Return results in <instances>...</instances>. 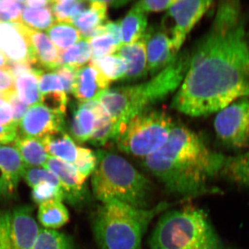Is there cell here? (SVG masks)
Listing matches in <instances>:
<instances>
[{
  "instance_id": "cell-5",
  "label": "cell",
  "mask_w": 249,
  "mask_h": 249,
  "mask_svg": "<svg viewBox=\"0 0 249 249\" xmlns=\"http://www.w3.org/2000/svg\"><path fill=\"white\" fill-rule=\"evenodd\" d=\"M161 202L151 209H139L118 200L103 203L93 220L100 249H142V238L156 215L170 207Z\"/></svg>"
},
{
  "instance_id": "cell-30",
  "label": "cell",
  "mask_w": 249,
  "mask_h": 249,
  "mask_svg": "<svg viewBox=\"0 0 249 249\" xmlns=\"http://www.w3.org/2000/svg\"><path fill=\"white\" fill-rule=\"evenodd\" d=\"M90 1L55 0L51 1V9L56 22L71 24L80 14L89 6Z\"/></svg>"
},
{
  "instance_id": "cell-7",
  "label": "cell",
  "mask_w": 249,
  "mask_h": 249,
  "mask_svg": "<svg viewBox=\"0 0 249 249\" xmlns=\"http://www.w3.org/2000/svg\"><path fill=\"white\" fill-rule=\"evenodd\" d=\"M173 124L166 111L147 109L128 121L121 129L115 142L121 151L145 158L164 145Z\"/></svg>"
},
{
  "instance_id": "cell-23",
  "label": "cell",
  "mask_w": 249,
  "mask_h": 249,
  "mask_svg": "<svg viewBox=\"0 0 249 249\" xmlns=\"http://www.w3.org/2000/svg\"><path fill=\"white\" fill-rule=\"evenodd\" d=\"M93 109L96 112V121L89 142L94 146H106L108 142H115L119 131L109 113L96 99L94 101Z\"/></svg>"
},
{
  "instance_id": "cell-14",
  "label": "cell",
  "mask_w": 249,
  "mask_h": 249,
  "mask_svg": "<svg viewBox=\"0 0 249 249\" xmlns=\"http://www.w3.org/2000/svg\"><path fill=\"white\" fill-rule=\"evenodd\" d=\"M10 221L12 249H34L40 230L33 216L32 208H16L11 213Z\"/></svg>"
},
{
  "instance_id": "cell-21",
  "label": "cell",
  "mask_w": 249,
  "mask_h": 249,
  "mask_svg": "<svg viewBox=\"0 0 249 249\" xmlns=\"http://www.w3.org/2000/svg\"><path fill=\"white\" fill-rule=\"evenodd\" d=\"M42 142L49 157L63 160L73 167L76 165L81 147L76 145L65 131L49 134L42 139Z\"/></svg>"
},
{
  "instance_id": "cell-15",
  "label": "cell",
  "mask_w": 249,
  "mask_h": 249,
  "mask_svg": "<svg viewBox=\"0 0 249 249\" xmlns=\"http://www.w3.org/2000/svg\"><path fill=\"white\" fill-rule=\"evenodd\" d=\"M26 166L14 144L0 145V196L14 194Z\"/></svg>"
},
{
  "instance_id": "cell-2",
  "label": "cell",
  "mask_w": 249,
  "mask_h": 249,
  "mask_svg": "<svg viewBox=\"0 0 249 249\" xmlns=\"http://www.w3.org/2000/svg\"><path fill=\"white\" fill-rule=\"evenodd\" d=\"M224 157L199 134L175 123L166 142L143 158V165L169 193L191 198L220 193L210 183L218 178Z\"/></svg>"
},
{
  "instance_id": "cell-34",
  "label": "cell",
  "mask_w": 249,
  "mask_h": 249,
  "mask_svg": "<svg viewBox=\"0 0 249 249\" xmlns=\"http://www.w3.org/2000/svg\"><path fill=\"white\" fill-rule=\"evenodd\" d=\"M91 47V58H100L116 53L121 45L110 34H105L89 39Z\"/></svg>"
},
{
  "instance_id": "cell-24",
  "label": "cell",
  "mask_w": 249,
  "mask_h": 249,
  "mask_svg": "<svg viewBox=\"0 0 249 249\" xmlns=\"http://www.w3.org/2000/svg\"><path fill=\"white\" fill-rule=\"evenodd\" d=\"M15 146L28 167H45L49 156L42 140L18 136Z\"/></svg>"
},
{
  "instance_id": "cell-47",
  "label": "cell",
  "mask_w": 249,
  "mask_h": 249,
  "mask_svg": "<svg viewBox=\"0 0 249 249\" xmlns=\"http://www.w3.org/2000/svg\"><path fill=\"white\" fill-rule=\"evenodd\" d=\"M51 1L47 0H31V1H22L24 6H29L33 9H40V8L48 7L51 6Z\"/></svg>"
},
{
  "instance_id": "cell-29",
  "label": "cell",
  "mask_w": 249,
  "mask_h": 249,
  "mask_svg": "<svg viewBox=\"0 0 249 249\" xmlns=\"http://www.w3.org/2000/svg\"><path fill=\"white\" fill-rule=\"evenodd\" d=\"M46 32L53 45L61 52L82 39L79 31L70 23L55 22Z\"/></svg>"
},
{
  "instance_id": "cell-13",
  "label": "cell",
  "mask_w": 249,
  "mask_h": 249,
  "mask_svg": "<svg viewBox=\"0 0 249 249\" xmlns=\"http://www.w3.org/2000/svg\"><path fill=\"white\" fill-rule=\"evenodd\" d=\"M45 168L56 175L64 193V199L73 205L88 199L87 178L73 166L63 160L49 157Z\"/></svg>"
},
{
  "instance_id": "cell-10",
  "label": "cell",
  "mask_w": 249,
  "mask_h": 249,
  "mask_svg": "<svg viewBox=\"0 0 249 249\" xmlns=\"http://www.w3.org/2000/svg\"><path fill=\"white\" fill-rule=\"evenodd\" d=\"M28 44V62L35 71H53L62 65L61 52L42 31L20 24Z\"/></svg>"
},
{
  "instance_id": "cell-3",
  "label": "cell",
  "mask_w": 249,
  "mask_h": 249,
  "mask_svg": "<svg viewBox=\"0 0 249 249\" xmlns=\"http://www.w3.org/2000/svg\"><path fill=\"white\" fill-rule=\"evenodd\" d=\"M189 60L190 51H182L149 81L107 89L99 93L96 99L116 123L119 133L134 116L150 109L178 89L186 76Z\"/></svg>"
},
{
  "instance_id": "cell-20",
  "label": "cell",
  "mask_w": 249,
  "mask_h": 249,
  "mask_svg": "<svg viewBox=\"0 0 249 249\" xmlns=\"http://www.w3.org/2000/svg\"><path fill=\"white\" fill-rule=\"evenodd\" d=\"M107 1H90L88 9L78 15L71 24L82 38L89 40L98 36V28L107 20Z\"/></svg>"
},
{
  "instance_id": "cell-9",
  "label": "cell",
  "mask_w": 249,
  "mask_h": 249,
  "mask_svg": "<svg viewBox=\"0 0 249 249\" xmlns=\"http://www.w3.org/2000/svg\"><path fill=\"white\" fill-rule=\"evenodd\" d=\"M214 1L204 0L175 1L162 19L160 28L178 53L187 36L213 6Z\"/></svg>"
},
{
  "instance_id": "cell-6",
  "label": "cell",
  "mask_w": 249,
  "mask_h": 249,
  "mask_svg": "<svg viewBox=\"0 0 249 249\" xmlns=\"http://www.w3.org/2000/svg\"><path fill=\"white\" fill-rule=\"evenodd\" d=\"M151 249H236L216 231L204 210L194 206L163 214L150 239Z\"/></svg>"
},
{
  "instance_id": "cell-12",
  "label": "cell",
  "mask_w": 249,
  "mask_h": 249,
  "mask_svg": "<svg viewBox=\"0 0 249 249\" xmlns=\"http://www.w3.org/2000/svg\"><path fill=\"white\" fill-rule=\"evenodd\" d=\"M142 40L146 47L148 71L151 76H156L171 63L178 53L163 29L157 26L147 28Z\"/></svg>"
},
{
  "instance_id": "cell-17",
  "label": "cell",
  "mask_w": 249,
  "mask_h": 249,
  "mask_svg": "<svg viewBox=\"0 0 249 249\" xmlns=\"http://www.w3.org/2000/svg\"><path fill=\"white\" fill-rule=\"evenodd\" d=\"M0 52L10 61L28 62V44L20 24H0Z\"/></svg>"
},
{
  "instance_id": "cell-19",
  "label": "cell",
  "mask_w": 249,
  "mask_h": 249,
  "mask_svg": "<svg viewBox=\"0 0 249 249\" xmlns=\"http://www.w3.org/2000/svg\"><path fill=\"white\" fill-rule=\"evenodd\" d=\"M116 52L124 59L127 67L124 81H137L147 76L148 68L146 47L142 39L134 43L122 45Z\"/></svg>"
},
{
  "instance_id": "cell-48",
  "label": "cell",
  "mask_w": 249,
  "mask_h": 249,
  "mask_svg": "<svg viewBox=\"0 0 249 249\" xmlns=\"http://www.w3.org/2000/svg\"><path fill=\"white\" fill-rule=\"evenodd\" d=\"M9 60L6 56L0 52V70H4L6 69L8 63H9Z\"/></svg>"
},
{
  "instance_id": "cell-46",
  "label": "cell",
  "mask_w": 249,
  "mask_h": 249,
  "mask_svg": "<svg viewBox=\"0 0 249 249\" xmlns=\"http://www.w3.org/2000/svg\"><path fill=\"white\" fill-rule=\"evenodd\" d=\"M12 124H18L14 122L12 107L7 101L0 98V124L4 126Z\"/></svg>"
},
{
  "instance_id": "cell-43",
  "label": "cell",
  "mask_w": 249,
  "mask_h": 249,
  "mask_svg": "<svg viewBox=\"0 0 249 249\" xmlns=\"http://www.w3.org/2000/svg\"><path fill=\"white\" fill-rule=\"evenodd\" d=\"M60 76L65 86V93H71L76 77V69L67 65H61L53 70Z\"/></svg>"
},
{
  "instance_id": "cell-26",
  "label": "cell",
  "mask_w": 249,
  "mask_h": 249,
  "mask_svg": "<svg viewBox=\"0 0 249 249\" xmlns=\"http://www.w3.org/2000/svg\"><path fill=\"white\" fill-rule=\"evenodd\" d=\"M15 85L18 97L23 103L33 106L40 103L38 78L34 70L24 72L16 77Z\"/></svg>"
},
{
  "instance_id": "cell-39",
  "label": "cell",
  "mask_w": 249,
  "mask_h": 249,
  "mask_svg": "<svg viewBox=\"0 0 249 249\" xmlns=\"http://www.w3.org/2000/svg\"><path fill=\"white\" fill-rule=\"evenodd\" d=\"M68 98L64 91H52L41 94L40 103L55 114L65 115Z\"/></svg>"
},
{
  "instance_id": "cell-27",
  "label": "cell",
  "mask_w": 249,
  "mask_h": 249,
  "mask_svg": "<svg viewBox=\"0 0 249 249\" xmlns=\"http://www.w3.org/2000/svg\"><path fill=\"white\" fill-rule=\"evenodd\" d=\"M109 83L123 80L127 72L124 59L117 54L100 58H91L90 63Z\"/></svg>"
},
{
  "instance_id": "cell-22",
  "label": "cell",
  "mask_w": 249,
  "mask_h": 249,
  "mask_svg": "<svg viewBox=\"0 0 249 249\" xmlns=\"http://www.w3.org/2000/svg\"><path fill=\"white\" fill-rule=\"evenodd\" d=\"M218 178L242 188H249V150L224 157Z\"/></svg>"
},
{
  "instance_id": "cell-32",
  "label": "cell",
  "mask_w": 249,
  "mask_h": 249,
  "mask_svg": "<svg viewBox=\"0 0 249 249\" xmlns=\"http://www.w3.org/2000/svg\"><path fill=\"white\" fill-rule=\"evenodd\" d=\"M91 56L92 52L89 41L82 38L75 45L61 52L62 65H69L78 70L91 60Z\"/></svg>"
},
{
  "instance_id": "cell-1",
  "label": "cell",
  "mask_w": 249,
  "mask_h": 249,
  "mask_svg": "<svg viewBox=\"0 0 249 249\" xmlns=\"http://www.w3.org/2000/svg\"><path fill=\"white\" fill-rule=\"evenodd\" d=\"M247 31L240 1H219L209 30L190 52L188 71L173 98V109L201 117L249 98Z\"/></svg>"
},
{
  "instance_id": "cell-18",
  "label": "cell",
  "mask_w": 249,
  "mask_h": 249,
  "mask_svg": "<svg viewBox=\"0 0 249 249\" xmlns=\"http://www.w3.org/2000/svg\"><path fill=\"white\" fill-rule=\"evenodd\" d=\"M94 101L73 103L71 106V118L69 129L72 137L80 143L89 142L94 129L96 121L93 109Z\"/></svg>"
},
{
  "instance_id": "cell-45",
  "label": "cell",
  "mask_w": 249,
  "mask_h": 249,
  "mask_svg": "<svg viewBox=\"0 0 249 249\" xmlns=\"http://www.w3.org/2000/svg\"><path fill=\"white\" fill-rule=\"evenodd\" d=\"M16 91L14 75L8 69L0 70V93H8Z\"/></svg>"
},
{
  "instance_id": "cell-42",
  "label": "cell",
  "mask_w": 249,
  "mask_h": 249,
  "mask_svg": "<svg viewBox=\"0 0 249 249\" xmlns=\"http://www.w3.org/2000/svg\"><path fill=\"white\" fill-rule=\"evenodd\" d=\"M4 100L7 101L12 107L13 111H14V122L19 124V121L22 120V118L27 113L29 106L23 103L18 98L16 91L8 93Z\"/></svg>"
},
{
  "instance_id": "cell-8",
  "label": "cell",
  "mask_w": 249,
  "mask_h": 249,
  "mask_svg": "<svg viewBox=\"0 0 249 249\" xmlns=\"http://www.w3.org/2000/svg\"><path fill=\"white\" fill-rule=\"evenodd\" d=\"M214 129L223 147L240 150L249 145V98L234 101L217 112Z\"/></svg>"
},
{
  "instance_id": "cell-41",
  "label": "cell",
  "mask_w": 249,
  "mask_h": 249,
  "mask_svg": "<svg viewBox=\"0 0 249 249\" xmlns=\"http://www.w3.org/2000/svg\"><path fill=\"white\" fill-rule=\"evenodd\" d=\"M175 0H142L137 1L134 7L147 14L148 12H160L168 9Z\"/></svg>"
},
{
  "instance_id": "cell-4",
  "label": "cell",
  "mask_w": 249,
  "mask_h": 249,
  "mask_svg": "<svg viewBox=\"0 0 249 249\" xmlns=\"http://www.w3.org/2000/svg\"><path fill=\"white\" fill-rule=\"evenodd\" d=\"M96 155L91 187L98 201L103 204L118 200L139 209H150L153 186L148 178L114 152L98 150Z\"/></svg>"
},
{
  "instance_id": "cell-35",
  "label": "cell",
  "mask_w": 249,
  "mask_h": 249,
  "mask_svg": "<svg viewBox=\"0 0 249 249\" xmlns=\"http://www.w3.org/2000/svg\"><path fill=\"white\" fill-rule=\"evenodd\" d=\"M32 198L39 205L50 201L64 200V193L61 185L45 182L32 188Z\"/></svg>"
},
{
  "instance_id": "cell-31",
  "label": "cell",
  "mask_w": 249,
  "mask_h": 249,
  "mask_svg": "<svg viewBox=\"0 0 249 249\" xmlns=\"http://www.w3.org/2000/svg\"><path fill=\"white\" fill-rule=\"evenodd\" d=\"M55 22L51 6L40 9L25 7L23 10L22 24L33 30H48Z\"/></svg>"
},
{
  "instance_id": "cell-28",
  "label": "cell",
  "mask_w": 249,
  "mask_h": 249,
  "mask_svg": "<svg viewBox=\"0 0 249 249\" xmlns=\"http://www.w3.org/2000/svg\"><path fill=\"white\" fill-rule=\"evenodd\" d=\"M38 219L44 227L58 229L68 222L70 214L61 201H50L40 205Z\"/></svg>"
},
{
  "instance_id": "cell-11",
  "label": "cell",
  "mask_w": 249,
  "mask_h": 249,
  "mask_svg": "<svg viewBox=\"0 0 249 249\" xmlns=\"http://www.w3.org/2000/svg\"><path fill=\"white\" fill-rule=\"evenodd\" d=\"M65 115L55 114L42 103L31 106L18 124V136L43 139L49 134L65 131Z\"/></svg>"
},
{
  "instance_id": "cell-38",
  "label": "cell",
  "mask_w": 249,
  "mask_h": 249,
  "mask_svg": "<svg viewBox=\"0 0 249 249\" xmlns=\"http://www.w3.org/2000/svg\"><path fill=\"white\" fill-rule=\"evenodd\" d=\"M38 78V86L41 94L52 91H65L63 82L54 71H35Z\"/></svg>"
},
{
  "instance_id": "cell-40",
  "label": "cell",
  "mask_w": 249,
  "mask_h": 249,
  "mask_svg": "<svg viewBox=\"0 0 249 249\" xmlns=\"http://www.w3.org/2000/svg\"><path fill=\"white\" fill-rule=\"evenodd\" d=\"M10 219V213L0 212V249H12Z\"/></svg>"
},
{
  "instance_id": "cell-16",
  "label": "cell",
  "mask_w": 249,
  "mask_h": 249,
  "mask_svg": "<svg viewBox=\"0 0 249 249\" xmlns=\"http://www.w3.org/2000/svg\"><path fill=\"white\" fill-rule=\"evenodd\" d=\"M110 83L91 65L78 69L71 93L79 102L96 99L99 93L109 89Z\"/></svg>"
},
{
  "instance_id": "cell-33",
  "label": "cell",
  "mask_w": 249,
  "mask_h": 249,
  "mask_svg": "<svg viewBox=\"0 0 249 249\" xmlns=\"http://www.w3.org/2000/svg\"><path fill=\"white\" fill-rule=\"evenodd\" d=\"M33 249H73L66 235L54 230L41 229Z\"/></svg>"
},
{
  "instance_id": "cell-25",
  "label": "cell",
  "mask_w": 249,
  "mask_h": 249,
  "mask_svg": "<svg viewBox=\"0 0 249 249\" xmlns=\"http://www.w3.org/2000/svg\"><path fill=\"white\" fill-rule=\"evenodd\" d=\"M122 45H129L142 40L147 29V14L133 7L121 21Z\"/></svg>"
},
{
  "instance_id": "cell-36",
  "label": "cell",
  "mask_w": 249,
  "mask_h": 249,
  "mask_svg": "<svg viewBox=\"0 0 249 249\" xmlns=\"http://www.w3.org/2000/svg\"><path fill=\"white\" fill-rule=\"evenodd\" d=\"M25 6L22 1H0V24H22V14Z\"/></svg>"
},
{
  "instance_id": "cell-44",
  "label": "cell",
  "mask_w": 249,
  "mask_h": 249,
  "mask_svg": "<svg viewBox=\"0 0 249 249\" xmlns=\"http://www.w3.org/2000/svg\"><path fill=\"white\" fill-rule=\"evenodd\" d=\"M18 137V124L0 125V145L14 143Z\"/></svg>"
},
{
  "instance_id": "cell-49",
  "label": "cell",
  "mask_w": 249,
  "mask_h": 249,
  "mask_svg": "<svg viewBox=\"0 0 249 249\" xmlns=\"http://www.w3.org/2000/svg\"><path fill=\"white\" fill-rule=\"evenodd\" d=\"M247 44H248V47L249 49V29H247Z\"/></svg>"
},
{
  "instance_id": "cell-37",
  "label": "cell",
  "mask_w": 249,
  "mask_h": 249,
  "mask_svg": "<svg viewBox=\"0 0 249 249\" xmlns=\"http://www.w3.org/2000/svg\"><path fill=\"white\" fill-rule=\"evenodd\" d=\"M22 178L31 188L45 182L60 184L56 175L45 167L26 166Z\"/></svg>"
}]
</instances>
